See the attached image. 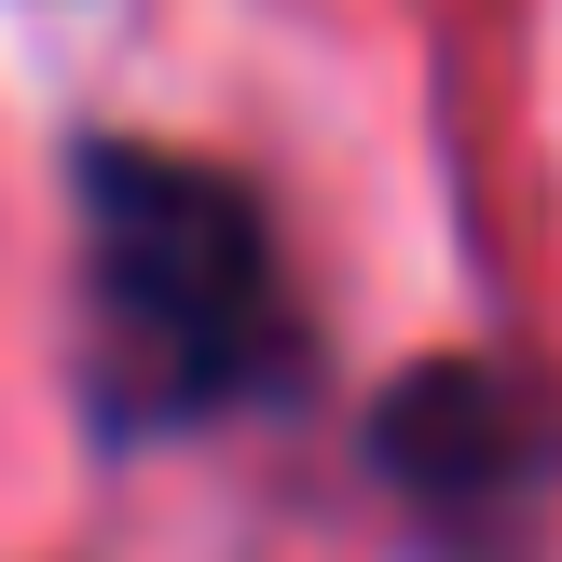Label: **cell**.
Instances as JSON below:
<instances>
[{"label": "cell", "mask_w": 562, "mask_h": 562, "mask_svg": "<svg viewBox=\"0 0 562 562\" xmlns=\"http://www.w3.org/2000/svg\"><path fill=\"white\" fill-rule=\"evenodd\" d=\"M69 261H82L69 384L110 453L247 426V412H289L316 384V316L289 289V234L234 165L165 151V137H82Z\"/></svg>", "instance_id": "obj_1"}, {"label": "cell", "mask_w": 562, "mask_h": 562, "mask_svg": "<svg viewBox=\"0 0 562 562\" xmlns=\"http://www.w3.org/2000/svg\"><path fill=\"white\" fill-rule=\"evenodd\" d=\"M412 562H549L562 549V384L536 357H412L357 426Z\"/></svg>", "instance_id": "obj_2"}]
</instances>
